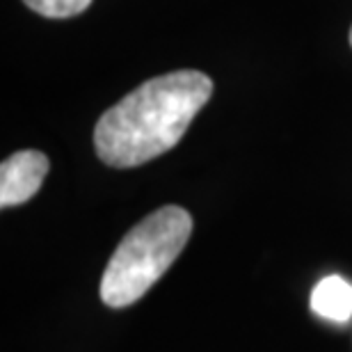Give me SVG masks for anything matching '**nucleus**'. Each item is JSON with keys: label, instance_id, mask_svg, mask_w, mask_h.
<instances>
[{"label": "nucleus", "instance_id": "f257e3e1", "mask_svg": "<svg viewBox=\"0 0 352 352\" xmlns=\"http://www.w3.org/2000/svg\"><path fill=\"white\" fill-rule=\"evenodd\" d=\"M210 94L213 80L195 69L170 72L142 82L96 122V156L119 170L163 156L179 144Z\"/></svg>", "mask_w": 352, "mask_h": 352}, {"label": "nucleus", "instance_id": "39448f33", "mask_svg": "<svg viewBox=\"0 0 352 352\" xmlns=\"http://www.w3.org/2000/svg\"><path fill=\"white\" fill-rule=\"evenodd\" d=\"M23 3L46 19H69L85 12L91 0H23Z\"/></svg>", "mask_w": 352, "mask_h": 352}, {"label": "nucleus", "instance_id": "7ed1b4c3", "mask_svg": "<svg viewBox=\"0 0 352 352\" xmlns=\"http://www.w3.org/2000/svg\"><path fill=\"white\" fill-rule=\"evenodd\" d=\"M48 158L41 151L25 149L12 153L0 165V206H19L37 195L48 174Z\"/></svg>", "mask_w": 352, "mask_h": 352}, {"label": "nucleus", "instance_id": "f03ea898", "mask_svg": "<svg viewBox=\"0 0 352 352\" xmlns=\"http://www.w3.org/2000/svg\"><path fill=\"white\" fill-rule=\"evenodd\" d=\"M192 234V215L163 206L138 222L117 245L101 277V300L112 309L129 307L170 270Z\"/></svg>", "mask_w": 352, "mask_h": 352}, {"label": "nucleus", "instance_id": "423d86ee", "mask_svg": "<svg viewBox=\"0 0 352 352\" xmlns=\"http://www.w3.org/2000/svg\"><path fill=\"white\" fill-rule=\"evenodd\" d=\"M350 46H352V30H350Z\"/></svg>", "mask_w": 352, "mask_h": 352}, {"label": "nucleus", "instance_id": "20e7f679", "mask_svg": "<svg viewBox=\"0 0 352 352\" xmlns=\"http://www.w3.org/2000/svg\"><path fill=\"white\" fill-rule=\"evenodd\" d=\"M311 309L320 318L348 322L352 318V284L339 274L320 279L311 291Z\"/></svg>", "mask_w": 352, "mask_h": 352}]
</instances>
